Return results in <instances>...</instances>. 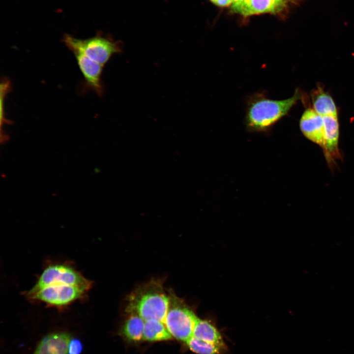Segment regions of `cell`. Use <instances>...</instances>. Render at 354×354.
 <instances>
[{
	"mask_svg": "<svg viewBox=\"0 0 354 354\" xmlns=\"http://www.w3.org/2000/svg\"><path fill=\"white\" fill-rule=\"evenodd\" d=\"M303 135L323 148L324 146V128L322 116L313 109L308 108L302 114L299 121Z\"/></svg>",
	"mask_w": 354,
	"mask_h": 354,
	"instance_id": "52a82bcc",
	"label": "cell"
},
{
	"mask_svg": "<svg viewBox=\"0 0 354 354\" xmlns=\"http://www.w3.org/2000/svg\"><path fill=\"white\" fill-rule=\"evenodd\" d=\"M83 349V342L79 339H71L68 346V354H81Z\"/></svg>",
	"mask_w": 354,
	"mask_h": 354,
	"instance_id": "2e32d148",
	"label": "cell"
},
{
	"mask_svg": "<svg viewBox=\"0 0 354 354\" xmlns=\"http://www.w3.org/2000/svg\"><path fill=\"white\" fill-rule=\"evenodd\" d=\"M301 98L299 90L286 99H270L261 93H256L248 100L245 117V124L249 130L264 131L268 129L286 116Z\"/></svg>",
	"mask_w": 354,
	"mask_h": 354,
	"instance_id": "7a4b0ae2",
	"label": "cell"
},
{
	"mask_svg": "<svg viewBox=\"0 0 354 354\" xmlns=\"http://www.w3.org/2000/svg\"><path fill=\"white\" fill-rule=\"evenodd\" d=\"M302 0H250L240 14L245 16L265 13H276L298 4Z\"/></svg>",
	"mask_w": 354,
	"mask_h": 354,
	"instance_id": "9c48e42d",
	"label": "cell"
},
{
	"mask_svg": "<svg viewBox=\"0 0 354 354\" xmlns=\"http://www.w3.org/2000/svg\"><path fill=\"white\" fill-rule=\"evenodd\" d=\"M241 0H233V4L239 2Z\"/></svg>",
	"mask_w": 354,
	"mask_h": 354,
	"instance_id": "d6986e66",
	"label": "cell"
},
{
	"mask_svg": "<svg viewBox=\"0 0 354 354\" xmlns=\"http://www.w3.org/2000/svg\"><path fill=\"white\" fill-rule=\"evenodd\" d=\"M164 324L172 337L186 343L192 336L198 317L184 302L173 294Z\"/></svg>",
	"mask_w": 354,
	"mask_h": 354,
	"instance_id": "5b68a950",
	"label": "cell"
},
{
	"mask_svg": "<svg viewBox=\"0 0 354 354\" xmlns=\"http://www.w3.org/2000/svg\"><path fill=\"white\" fill-rule=\"evenodd\" d=\"M215 5L220 7H226L233 3V0H210Z\"/></svg>",
	"mask_w": 354,
	"mask_h": 354,
	"instance_id": "ac0fdd59",
	"label": "cell"
},
{
	"mask_svg": "<svg viewBox=\"0 0 354 354\" xmlns=\"http://www.w3.org/2000/svg\"><path fill=\"white\" fill-rule=\"evenodd\" d=\"M185 343L190 350L197 354H223L226 350L193 336Z\"/></svg>",
	"mask_w": 354,
	"mask_h": 354,
	"instance_id": "9a60e30c",
	"label": "cell"
},
{
	"mask_svg": "<svg viewBox=\"0 0 354 354\" xmlns=\"http://www.w3.org/2000/svg\"><path fill=\"white\" fill-rule=\"evenodd\" d=\"M91 285V281L70 264L52 263L43 269L26 296L31 301L60 309L83 299Z\"/></svg>",
	"mask_w": 354,
	"mask_h": 354,
	"instance_id": "6da1fadb",
	"label": "cell"
},
{
	"mask_svg": "<svg viewBox=\"0 0 354 354\" xmlns=\"http://www.w3.org/2000/svg\"><path fill=\"white\" fill-rule=\"evenodd\" d=\"M324 146L323 149L327 160L338 155L339 124L337 115L323 116Z\"/></svg>",
	"mask_w": 354,
	"mask_h": 354,
	"instance_id": "30bf717a",
	"label": "cell"
},
{
	"mask_svg": "<svg viewBox=\"0 0 354 354\" xmlns=\"http://www.w3.org/2000/svg\"><path fill=\"white\" fill-rule=\"evenodd\" d=\"M71 339L66 332L51 333L41 340L32 354H68Z\"/></svg>",
	"mask_w": 354,
	"mask_h": 354,
	"instance_id": "ba28073f",
	"label": "cell"
},
{
	"mask_svg": "<svg viewBox=\"0 0 354 354\" xmlns=\"http://www.w3.org/2000/svg\"><path fill=\"white\" fill-rule=\"evenodd\" d=\"M172 338L163 323L154 320L145 322L143 340L155 342L168 340Z\"/></svg>",
	"mask_w": 354,
	"mask_h": 354,
	"instance_id": "5bb4252c",
	"label": "cell"
},
{
	"mask_svg": "<svg viewBox=\"0 0 354 354\" xmlns=\"http://www.w3.org/2000/svg\"><path fill=\"white\" fill-rule=\"evenodd\" d=\"M193 336L223 349H227L221 334L216 327L207 321L198 318L194 326Z\"/></svg>",
	"mask_w": 354,
	"mask_h": 354,
	"instance_id": "8fae6325",
	"label": "cell"
},
{
	"mask_svg": "<svg viewBox=\"0 0 354 354\" xmlns=\"http://www.w3.org/2000/svg\"><path fill=\"white\" fill-rule=\"evenodd\" d=\"M122 328V334L129 341L138 342L143 340L145 321L138 315L130 313Z\"/></svg>",
	"mask_w": 354,
	"mask_h": 354,
	"instance_id": "4fadbf2b",
	"label": "cell"
},
{
	"mask_svg": "<svg viewBox=\"0 0 354 354\" xmlns=\"http://www.w3.org/2000/svg\"><path fill=\"white\" fill-rule=\"evenodd\" d=\"M250 0H241L239 2L233 4L232 9L235 12L240 14L242 10L247 5Z\"/></svg>",
	"mask_w": 354,
	"mask_h": 354,
	"instance_id": "e0dca14e",
	"label": "cell"
},
{
	"mask_svg": "<svg viewBox=\"0 0 354 354\" xmlns=\"http://www.w3.org/2000/svg\"><path fill=\"white\" fill-rule=\"evenodd\" d=\"M72 52L84 77L86 87L101 96L104 91L101 80L103 66L94 62L79 51Z\"/></svg>",
	"mask_w": 354,
	"mask_h": 354,
	"instance_id": "8992f818",
	"label": "cell"
},
{
	"mask_svg": "<svg viewBox=\"0 0 354 354\" xmlns=\"http://www.w3.org/2000/svg\"><path fill=\"white\" fill-rule=\"evenodd\" d=\"M311 98L313 109L320 116L337 115L333 99L322 87H318L312 91Z\"/></svg>",
	"mask_w": 354,
	"mask_h": 354,
	"instance_id": "7c38bea8",
	"label": "cell"
},
{
	"mask_svg": "<svg viewBox=\"0 0 354 354\" xmlns=\"http://www.w3.org/2000/svg\"><path fill=\"white\" fill-rule=\"evenodd\" d=\"M63 42L71 52L79 51L103 66L112 56L121 52L117 43L98 34L81 39L65 34L63 37Z\"/></svg>",
	"mask_w": 354,
	"mask_h": 354,
	"instance_id": "277c9868",
	"label": "cell"
},
{
	"mask_svg": "<svg viewBox=\"0 0 354 354\" xmlns=\"http://www.w3.org/2000/svg\"><path fill=\"white\" fill-rule=\"evenodd\" d=\"M126 311L140 316L145 321L164 322L168 311L169 297L161 284L152 281L135 290L128 298Z\"/></svg>",
	"mask_w": 354,
	"mask_h": 354,
	"instance_id": "3957f363",
	"label": "cell"
}]
</instances>
